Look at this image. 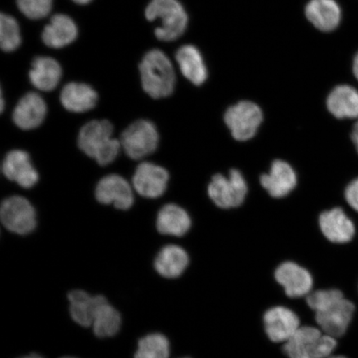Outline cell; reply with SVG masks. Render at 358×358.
Returning <instances> with one entry per match:
<instances>
[{"label":"cell","mask_w":358,"mask_h":358,"mask_svg":"<svg viewBox=\"0 0 358 358\" xmlns=\"http://www.w3.org/2000/svg\"><path fill=\"white\" fill-rule=\"evenodd\" d=\"M78 29L77 24L69 16L58 13L49 24L45 26L42 39L46 46L52 48H62L73 43L77 39Z\"/></svg>","instance_id":"ac0fdd59"},{"label":"cell","mask_w":358,"mask_h":358,"mask_svg":"<svg viewBox=\"0 0 358 358\" xmlns=\"http://www.w3.org/2000/svg\"><path fill=\"white\" fill-rule=\"evenodd\" d=\"M177 64L185 78L196 86L208 79L207 66L201 53L194 45H183L176 52Z\"/></svg>","instance_id":"7402d4cb"},{"label":"cell","mask_w":358,"mask_h":358,"mask_svg":"<svg viewBox=\"0 0 358 358\" xmlns=\"http://www.w3.org/2000/svg\"><path fill=\"white\" fill-rule=\"evenodd\" d=\"M353 73H355V77L358 80V53L355 58V62H353Z\"/></svg>","instance_id":"836d02e7"},{"label":"cell","mask_w":358,"mask_h":358,"mask_svg":"<svg viewBox=\"0 0 358 358\" xmlns=\"http://www.w3.org/2000/svg\"><path fill=\"white\" fill-rule=\"evenodd\" d=\"M275 278L289 298L308 296L312 292L313 280L310 271L292 262L277 267Z\"/></svg>","instance_id":"30bf717a"},{"label":"cell","mask_w":358,"mask_h":358,"mask_svg":"<svg viewBox=\"0 0 358 358\" xmlns=\"http://www.w3.org/2000/svg\"><path fill=\"white\" fill-rule=\"evenodd\" d=\"M60 100L66 110L74 113H83L96 106L98 95L89 85L70 83L62 88Z\"/></svg>","instance_id":"44dd1931"},{"label":"cell","mask_w":358,"mask_h":358,"mask_svg":"<svg viewBox=\"0 0 358 358\" xmlns=\"http://www.w3.org/2000/svg\"><path fill=\"white\" fill-rule=\"evenodd\" d=\"M53 0H17L20 11L30 20L47 17L52 11Z\"/></svg>","instance_id":"4dcf8cb0"},{"label":"cell","mask_w":358,"mask_h":358,"mask_svg":"<svg viewBox=\"0 0 358 358\" xmlns=\"http://www.w3.org/2000/svg\"><path fill=\"white\" fill-rule=\"evenodd\" d=\"M306 16L316 29L331 32L338 28L342 12L335 0H310L306 7Z\"/></svg>","instance_id":"e0dca14e"},{"label":"cell","mask_w":358,"mask_h":358,"mask_svg":"<svg viewBox=\"0 0 358 358\" xmlns=\"http://www.w3.org/2000/svg\"><path fill=\"white\" fill-rule=\"evenodd\" d=\"M0 217L6 229L19 235L29 234L37 226L33 205L20 196H13L3 201Z\"/></svg>","instance_id":"52a82bcc"},{"label":"cell","mask_w":358,"mask_h":358,"mask_svg":"<svg viewBox=\"0 0 358 358\" xmlns=\"http://www.w3.org/2000/svg\"><path fill=\"white\" fill-rule=\"evenodd\" d=\"M140 71L142 87L151 98L161 99L172 95L176 71L164 52L159 49L148 52L141 62Z\"/></svg>","instance_id":"7a4b0ae2"},{"label":"cell","mask_w":358,"mask_h":358,"mask_svg":"<svg viewBox=\"0 0 358 358\" xmlns=\"http://www.w3.org/2000/svg\"><path fill=\"white\" fill-rule=\"evenodd\" d=\"M329 358H349L346 355H333L332 356L329 357Z\"/></svg>","instance_id":"8d00e7d4"},{"label":"cell","mask_w":358,"mask_h":358,"mask_svg":"<svg viewBox=\"0 0 358 358\" xmlns=\"http://www.w3.org/2000/svg\"><path fill=\"white\" fill-rule=\"evenodd\" d=\"M261 185L273 198H284L296 187V173L285 161L277 159L270 171L261 177Z\"/></svg>","instance_id":"5bb4252c"},{"label":"cell","mask_w":358,"mask_h":358,"mask_svg":"<svg viewBox=\"0 0 358 358\" xmlns=\"http://www.w3.org/2000/svg\"><path fill=\"white\" fill-rule=\"evenodd\" d=\"M320 329L303 326L284 345V352L289 358H317V346L322 335Z\"/></svg>","instance_id":"d6986e66"},{"label":"cell","mask_w":358,"mask_h":358,"mask_svg":"<svg viewBox=\"0 0 358 358\" xmlns=\"http://www.w3.org/2000/svg\"><path fill=\"white\" fill-rule=\"evenodd\" d=\"M113 124L108 120H92L80 129V150L101 166H106L117 158L122 148L120 141L113 138Z\"/></svg>","instance_id":"6da1fadb"},{"label":"cell","mask_w":358,"mask_h":358,"mask_svg":"<svg viewBox=\"0 0 358 358\" xmlns=\"http://www.w3.org/2000/svg\"><path fill=\"white\" fill-rule=\"evenodd\" d=\"M357 311V304L345 297L329 310L316 313L315 321L322 332L341 338L350 330Z\"/></svg>","instance_id":"ba28073f"},{"label":"cell","mask_w":358,"mask_h":358,"mask_svg":"<svg viewBox=\"0 0 358 358\" xmlns=\"http://www.w3.org/2000/svg\"><path fill=\"white\" fill-rule=\"evenodd\" d=\"M2 171L8 179L24 189L33 187L39 179L37 170L31 163L29 155L24 150L10 152L3 159Z\"/></svg>","instance_id":"4fadbf2b"},{"label":"cell","mask_w":358,"mask_h":358,"mask_svg":"<svg viewBox=\"0 0 358 358\" xmlns=\"http://www.w3.org/2000/svg\"><path fill=\"white\" fill-rule=\"evenodd\" d=\"M96 198L102 204H113L120 210L131 208L134 203L131 185L118 174H110L98 182Z\"/></svg>","instance_id":"7c38bea8"},{"label":"cell","mask_w":358,"mask_h":358,"mask_svg":"<svg viewBox=\"0 0 358 358\" xmlns=\"http://www.w3.org/2000/svg\"><path fill=\"white\" fill-rule=\"evenodd\" d=\"M120 141L129 158L136 160L144 159L153 154L158 148V129L150 120H137L125 129Z\"/></svg>","instance_id":"5b68a950"},{"label":"cell","mask_w":358,"mask_h":358,"mask_svg":"<svg viewBox=\"0 0 358 358\" xmlns=\"http://www.w3.org/2000/svg\"><path fill=\"white\" fill-rule=\"evenodd\" d=\"M76 3L80 4V6H86L89 3H91L92 0H73Z\"/></svg>","instance_id":"e575fe53"},{"label":"cell","mask_w":358,"mask_h":358,"mask_svg":"<svg viewBox=\"0 0 358 358\" xmlns=\"http://www.w3.org/2000/svg\"><path fill=\"white\" fill-rule=\"evenodd\" d=\"M62 67L55 58L38 57L29 71V79L34 86L43 92H51L59 84Z\"/></svg>","instance_id":"603a6c76"},{"label":"cell","mask_w":358,"mask_h":358,"mask_svg":"<svg viewBox=\"0 0 358 358\" xmlns=\"http://www.w3.org/2000/svg\"><path fill=\"white\" fill-rule=\"evenodd\" d=\"M61 358H77V357L67 356V357H62Z\"/></svg>","instance_id":"74e56055"},{"label":"cell","mask_w":358,"mask_h":358,"mask_svg":"<svg viewBox=\"0 0 358 358\" xmlns=\"http://www.w3.org/2000/svg\"><path fill=\"white\" fill-rule=\"evenodd\" d=\"M122 325L120 313L111 306L108 301L103 302L97 308L93 320L94 333L98 338L113 337L117 334Z\"/></svg>","instance_id":"4316f807"},{"label":"cell","mask_w":358,"mask_h":358,"mask_svg":"<svg viewBox=\"0 0 358 358\" xmlns=\"http://www.w3.org/2000/svg\"><path fill=\"white\" fill-rule=\"evenodd\" d=\"M352 138L353 143L357 148V150L358 152V122L355 124V127H353L352 132Z\"/></svg>","instance_id":"d6a6232c"},{"label":"cell","mask_w":358,"mask_h":358,"mask_svg":"<svg viewBox=\"0 0 358 358\" xmlns=\"http://www.w3.org/2000/svg\"><path fill=\"white\" fill-rule=\"evenodd\" d=\"M320 226L327 239L334 243H347L355 234V227L341 208H336L320 215Z\"/></svg>","instance_id":"2e32d148"},{"label":"cell","mask_w":358,"mask_h":358,"mask_svg":"<svg viewBox=\"0 0 358 358\" xmlns=\"http://www.w3.org/2000/svg\"><path fill=\"white\" fill-rule=\"evenodd\" d=\"M191 225L189 213L176 204L165 205L157 216L156 227L161 234L182 236L189 231Z\"/></svg>","instance_id":"d4e9b609"},{"label":"cell","mask_w":358,"mask_h":358,"mask_svg":"<svg viewBox=\"0 0 358 358\" xmlns=\"http://www.w3.org/2000/svg\"><path fill=\"white\" fill-rule=\"evenodd\" d=\"M145 17L150 22H160L155 34L164 42L180 38L189 24V16L178 0H151L145 10Z\"/></svg>","instance_id":"3957f363"},{"label":"cell","mask_w":358,"mask_h":358,"mask_svg":"<svg viewBox=\"0 0 358 358\" xmlns=\"http://www.w3.org/2000/svg\"><path fill=\"white\" fill-rule=\"evenodd\" d=\"M170 343L161 334H151L142 338L138 343L134 358H169Z\"/></svg>","instance_id":"83f0119b"},{"label":"cell","mask_w":358,"mask_h":358,"mask_svg":"<svg viewBox=\"0 0 358 358\" xmlns=\"http://www.w3.org/2000/svg\"><path fill=\"white\" fill-rule=\"evenodd\" d=\"M70 315L76 323L83 327H91L97 308L106 301L102 295L91 296L83 290H73L69 294Z\"/></svg>","instance_id":"cb8c5ba5"},{"label":"cell","mask_w":358,"mask_h":358,"mask_svg":"<svg viewBox=\"0 0 358 358\" xmlns=\"http://www.w3.org/2000/svg\"><path fill=\"white\" fill-rule=\"evenodd\" d=\"M348 203L358 212V178L349 185L345 191Z\"/></svg>","instance_id":"1f68e13d"},{"label":"cell","mask_w":358,"mask_h":358,"mask_svg":"<svg viewBox=\"0 0 358 358\" xmlns=\"http://www.w3.org/2000/svg\"><path fill=\"white\" fill-rule=\"evenodd\" d=\"M22 42L20 28L15 17L1 13L0 17V47L6 52L15 51Z\"/></svg>","instance_id":"f1b7e54d"},{"label":"cell","mask_w":358,"mask_h":358,"mask_svg":"<svg viewBox=\"0 0 358 358\" xmlns=\"http://www.w3.org/2000/svg\"><path fill=\"white\" fill-rule=\"evenodd\" d=\"M264 327L268 339L274 343H286L301 328V320L293 310L285 306H275L263 317Z\"/></svg>","instance_id":"9c48e42d"},{"label":"cell","mask_w":358,"mask_h":358,"mask_svg":"<svg viewBox=\"0 0 358 358\" xmlns=\"http://www.w3.org/2000/svg\"><path fill=\"white\" fill-rule=\"evenodd\" d=\"M169 174L159 165L145 162L137 167L133 177L134 189L145 198L157 199L167 189Z\"/></svg>","instance_id":"8fae6325"},{"label":"cell","mask_w":358,"mask_h":358,"mask_svg":"<svg viewBox=\"0 0 358 358\" xmlns=\"http://www.w3.org/2000/svg\"><path fill=\"white\" fill-rule=\"evenodd\" d=\"M47 105L37 93L29 92L22 96L13 110V120L17 127L30 131L38 128L47 115Z\"/></svg>","instance_id":"9a60e30c"},{"label":"cell","mask_w":358,"mask_h":358,"mask_svg":"<svg viewBox=\"0 0 358 358\" xmlns=\"http://www.w3.org/2000/svg\"><path fill=\"white\" fill-rule=\"evenodd\" d=\"M224 120L235 140L246 141L256 136L263 120V113L254 102L243 101L231 106Z\"/></svg>","instance_id":"8992f818"},{"label":"cell","mask_w":358,"mask_h":358,"mask_svg":"<svg viewBox=\"0 0 358 358\" xmlns=\"http://www.w3.org/2000/svg\"><path fill=\"white\" fill-rule=\"evenodd\" d=\"M208 195L217 207L230 209L244 203L248 189L245 179L239 170L231 169L228 177L218 173L208 185Z\"/></svg>","instance_id":"277c9868"},{"label":"cell","mask_w":358,"mask_h":358,"mask_svg":"<svg viewBox=\"0 0 358 358\" xmlns=\"http://www.w3.org/2000/svg\"><path fill=\"white\" fill-rule=\"evenodd\" d=\"M182 358H189V357H182Z\"/></svg>","instance_id":"f35d334b"},{"label":"cell","mask_w":358,"mask_h":358,"mask_svg":"<svg viewBox=\"0 0 358 358\" xmlns=\"http://www.w3.org/2000/svg\"><path fill=\"white\" fill-rule=\"evenodd\" d=\"M357 292H358V285H357Z\"/></svg>","instance_id":"ab89813d"},{"label":"cell","mask_w":358,"mask_h":358,"mask_svg":"<svg viewBox=\"0 0 358 358\" xmlns=\"http://www.w3.org/2000/svg\"><path fill=\"white\" fill-rule=\"evenodd\" d=\"M327 107L336 118H357L358 92L347 85L336 87L327 99Z\"/></svg>","instance_id":"484cf974"},{"label":"cell","mask_w":358,"mask_h":358,"mask_svg":"<svg viewBox=\"0 0 358 358\" xmlns=\"http://www.w3.org/2000/svg\"><path fill=\"white\" fill-rule=\"evenodd\" d=\"M344 298L345 295L341 289L330 288L312 291L306 301L308 307L316 313L329 310Z\"/></svg>","instance_id":"f546056e"},{"label":"cell","mask_w":358,"mask_h":358,"mask_svg":"<svg viewBox=\"0 0 358 358\" xmlns=\"http://www.w3.org/2000/svg\"><path fill=\"white\" fill-rule=\"evenodd\" d=\"M19 358H43L41 355H38V353H31V355L28 356L20 357Z\"/></svg>","instance_id":"d590c367"},{"label":"cell","mask_w":358,"mask_h":358,"mask_svg":"<svg viewBox=\"0 0 358 358\" xmlns=\"http://www.w3.org/2000/svg\"><path fill=\"white\" fill-rule=\"evenodd\" d=\"M189 257L186 250L176 245L164 246L157 255L155 268L161 276L176 279L186 271Z\"/></svg>","instance_id":"ffe728a7"}]
</instances>
